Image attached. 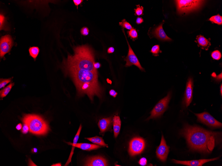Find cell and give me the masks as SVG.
I'll return each mask as SVG.
<instances>
[{
	"mask_svg": "<svg viewBox=\"0 0 222 166\" xmlns=\"http://www.w3.org/2000/svg\"><path fill=\"white\" fill-rule=\"evenodd\" d=\"M181 134L186 139L193 151L204 154L211 152L218 142L220 133L206 130L200 127L185 124Z\"/></svg>",
	"mask_w": 222,
	"mask_h": 166,
	"instance_id": "cell-1",
	"label": "cell"
},
{
	"mask_svg": "<svg viewBox=\"0 0 222 166\" xmlns=\"http://www.w3.org/2000/svg\"><path fill=\"white\" fill-rule=\"evenodd\" d=\"M65 72L73 79L79 95L87 94L92 100L94 96L101 97L102 91L99 84L97 70L72 69L65 71Z\"/></svg>",
	"mask_w": 222,
	"mask_h": 166,
	"instance_id": "cell-2",
	"label": "cell"
},
{
	"mask_svg": "<svg viewBox=\"0 0 222 166\" xmlns=\"http://www.w3.org/2000/svg\"><path fill=\"white\" fill-rule=\"evenodd\" d=\"M74 55H68L64 60L63 67L64 71L72 69L95 71L94 55L92 49L87 46L74 47Z\"/></svg>",
	"mask_w": 222,
	"mask_h": 166,
	"instance_id": "cell-3",
	"label": "cell"
},
{
	"mask_svg": "<svg viewBox=\"0 0 222 166\" xmlns=\"http://www.w3.org/2000/svg\"><path fill=\"white\" fill-rule=\"evenodd\" d=\"M23 122L28 126L29 131L37 135H44L50 130L48 123L42 117L34 114H26L21 119Z\"/></svg>",
	"mask_w": 222,
	"mask_h": 166,
	"instance_id": "cell-4",
	"label": "cell"
},
{
	"mask_svg": "<svg viewBox=\"0 0 222 166\" xmlns=\"http://www.w3.org/2000/svg\"><path fill=\"white\" fill-rule=\"evenodd\" d=\"M171 92H169L166 97L159 102L151 111V115L147 120L157 118L162 115L167 108L171 99Z\"/></svg>",
	"mask_w": 222,
	"mask_h": 166,
	"instance_id": "cell-5",
	"label": "cell"
},
{
	"mask_svg": "<svg viewBox=\"0 0 222 166\" xmlns=\"http://www.w3.org/2000/svg\"><path fill=\"white\" fill-rule=\"evenodd\" d=\"M203 1L195 0L176 1L178 12L180 13H187L196 10L202 4Z\"/></svg>",
	"mask_w": 222,
	"mask_h": 166,
	"instance_id": "cell-6",
	"label": "cell"
},
{
	"mask_svg": "<svg viewBox=\"0 0 222 166\" xmlns=\"http://www.w3.org/2000/svg\"><path fill=\"white\" fill-rule=\"evenodd\" d=\"M145 147V142L143 139L135 137L130 141L129 145V152L134 156L141 154Z\"/></svg>",
	"mask_w": 222,
	"mask_h": 166,
	"instance_id": "cell-7",
	"label": "cell"
},
{
	"mask_svg": "<svg viewBox=\"0 0 222 166\" xmlns=\"http://www.w3.org/2000/svg\"><path fill=\"white\" fill-rule=\"evenodd\" d=\"M195 115L198 118L199 122L203 123L208 126L214 128H221L222 127V123L220 122L207 112L196 114Z\"/></svg>",
	"mask_w": 222,
	"mask_h": 166,
	"instance_id": "cell-8",
	"label": "cell"
},
{
	"mask_svg": "<svg viewBox=\"0 0 222 166\" xmlns=\"http://www.w3.org/2000/svg\"><path fill=\"white\" fill-rule=\"evenodd\" d=\"M12 38L10 35H6L1 38L0 41V57L3 58L6 53L10 52L13 46Z\"/></svg>",
	"mask_w": 222,
	"mask_h": 166,
	"instance_id": "cell-9",
	"label": "cell"
},
{
	"mask_svg": "<svg viewBox=\"0 0 222 166\" xmlns=\"http://www.w3.org/2000/svg\"><path fill=\"white\" fill-rule=\"evenodd\" d=\"M127 42L128 46L129 51L127 56L124 59V60L126 62L125 66L128 67L131 66L132 65H134L138 67L140 70L145 71L144 69L143 68L140 63L137 56L134 52L127 40Z\"/></svg>",
	"mask_w": 222,
	"mask_h": 166,
	"instance_id": "cell-10",
	"label": "cell"
},
{
	"mask_svg": "<svg viewBox=\"0 0 222 166\" xmlns=\"http://www.w3.org/2000/svg\"><path fill=\"white\" fill-rule=\"evenodd\" d=\"M169 149L170 147L167 145L164 136L162 135L161 142L156 150V154L157 158L163 162L166 160L169 152Z\"/></svg>",
	"mask_w": 222,
	"mask_h": 166,
	"instance_id": "cell-11",
	"label": "cell"
},
{
	"mask_svg": "<svg viewBox=\"0 0 222 166\" xmlns=\"http://www.w3.org/2000/svg\"><path fill=\"white\" fill-rule=\"evenodd\" d=\"M194 81L193 79L190 77L188 79L185 89L184 102L185 106H189L192 102L193 94Z\"/></svg>",
	"mask_w": 222,
	"mask_h": 166,
	"instance_id": "cell-12",
	"label": "cell"
},
{
	"mask_svg": "<svg viewBox=\"0 0 222 166\" xmlns=\"http://www.w3.org/2000/svg\"><path fill=\"white\" fill-rule=\"evenodd\" d=\"M85 166H108L107 160L103 157L97 156L90 157L86 159Z\"/></svg>",
	"mask_w": 222,
	"mask_h": 166,
	"instance_id": "cell-13",
	"label": "cell"
},
{
	"mask_svg": "<svg viewBox=\"0 0 222 166\" xmlns=\"http://www.w3.org/2000/svg\"><path fill=\"white\" fill-rule=\"evenodd\" d=\"M219 157L210 159H202V160H192L190 161H180L173 160V162L178 164L183 165L189 166H202L205 163L210 161L218 160Z\"/></svg>",
	"mask_w": 222,
	"mask_h": 166,
	"instance_id": "cell-14",
	"label": "cell"
},
{
	"mask_svg": "<svg viewBox=\"0 0 222 166\" xmlns=\"http://www.w3.org/2000/svg\"><path fill=\"white\" fill-rule=\"evenodd\" d=\"M163 23L160 24L152 31V35L155 38L163 41H170L172 39L169 38L164 32L163 28Z\"/></svg>",
	"mask_w": 222,
	"mask_h": 166,
	"instance_id": "cell-15",
	"label": "cell"
},
{
	"mask_svg": "<svg viewBox=\"0 0 222 166\" xmlns=\"http://www.w3.org/2000/svg\"><path fill=\"white\" fill-rule=\"evenodd\" d=\"M112 122V117L99 120L98 125L101 133H103L107 131L111 126Z\"/></svg>",
	"mask_w": 222,
	"mask_h": 166,
	"instance_id": "cell-16",
	"label": "cell"
},
{
	"mask_svg": "<svg viewBox=\"0 0 222 166\" xmlns=\"http://www.w3.org/2000/svg\"><path fill=\"white\" fill-rule=\"evenodd\" d=\"M78 148L85 151H90L97 150L101 148V146L97 144H90L88 143H77L74 146V148Z\"/></svg>",
	"mask_w": 222,
	"mask_h": 166,
	"instance_id": "cell-17",
	"label": "cell"
},
{
	"mask_svg": "<svg viewBox=\"0 0 222 166\" xmlns=\"http://www.w3.org/2000/svg\"><path fill=\"white\" fill-rule=\"evenodd\" d=\"M82 126H81V124L80 127H79V129L78 130L77 132L75 137H74V138L73 143L67 142V143L69 145L72 146V147L71 153H70L68 160L67 161L66 163H65V166H67L71 162L72 157L74 154V145H75L76 144H77V142L79 137V136H80L81 132V130L82 129Z\"/></svg>",
	"mask_w": 222,
	"mask_h": 166,
	"instance_id": "cell-18",
	"label": "cell"
},
{
	"mask_svg": "<svg viewBox=\"0 0 222 166\" xmlns=\"http://www.w3.org/2000/svg\"><path fill=\"white\" fill-rule=\"evenodd\" d=\"M112 122L114 136L116 138L120 133L121 128V122L120 117L118 115H114L113 118Z\"/></svg>",
	"mask_w": 222,
	"mask_h": 166,
	"instance_id": "cell-19",
	"label": "cell"
},
{
	"mask_svg": "<svg viewBox=\"0 0 222 166\" xmlns=\"http://www.w3.org/2000/svg\"><path fill=\"white\" fill-rule=\"evenodd\" d=\"M196 42L198 43L199 46H201L203 49L208 50L211 44L209 40L206 39L203 36L199 35L197 37Z\"/></svg>",
	"mask_w": 222,
	"mask_h": 166,
	"instance_id": "cell-20",
	"label": "cell"
},
{
	"mask_svg": "<svg viewBox=\"0 0 222 166\" xmlns=\"http://www.w3.org/2000/svg\"><path fill=\"white\" fill-rule=\"evenodd\" d=\"M85 139L90 141L92 143L102 146L108 147V146L106 144L103 139L99 136H96L92 138H85Z\"/></svg>",
	"mask_w": 222,
	"mask_h": 166,
	"instance_id": "cell-21",
	"label": "cell"
},
{
	"mask_svg": "<svg viewBox=\"0 0 222 166\" xmlns=\"http://www.w3.org/2000/svg\"><path fill=\"white\" fill-rule=\"evenodd\" d=\"M14 83H11L6 87H4L3 89L0 91V96L1 98H3L5 97L10 92L12 87L14 86Z\"/></svg>",
	"mask_w": 222,
	"mask_h": 166,
	"instance_id": "cell-22",
	"label": "cell"
},
{
	"mask_svg": "<svg viewBox=\"0 0 222 166\" xmlns=\"http://www.w3.org/2000/svg\"><path fill=\"white\" fill-rule=\"evenodd\" d=\"M39 49L38 47L33 46L31 47L29 49V51L30 55L35 60L39 54Z\"/></svg>",
	"mask_w": 222,
	"mask_h": 166,
	"instance_id": "cell-23",
	"label": "cell"
},
{
	"mask_svg": "<svg viewBox=\"0 0 222 166\" xmlns=\"http://www.w3.org/2000/svg\"><path fill=\"white\" fill-rule=\"evenodd\" d=\"M210 20L219 25H221L222 24V17L219 15L212 17L210 18Z\"/></svg>",
	"mask_w": 222,
	"mask_h": 166,
	"instance_id": "cell-24",
	"label": "cell"
},
{
	"mask_svg": "<svg viewBox=\"0 0 222 166\" xmlns=\"http://www.w3.org/2000/svg\"><path fill=\"white\" fill-rule=\"evenodd\" d=\"M119 24L122 28L128 29V30H131L133 28L131 24L127 22L125 19L122 20L121 22H119Z\"/></svg>",
	"mask_w": 222,
	"mask_h": 166,
	"instance_id": "cell-25",
	"label": "cell"
},
{
	"mask_svg": "<svg viewBox=\"0 0 222 166\" xmlns=\"http://www.w3.org/2000/svg\"><path fill=\"white\" fill-rule=\"evenodd\" d=\"M151 52L155 57L159 56V53H161V51L160 50L159 46L158 45H156L153 46L152 48Z\"/></svg>",
	"mask_w": 222,
	"mask_h": 166,
	"instance_id": "cell-26",
	"label": "cell"
},
{
	"mask_svg": "<svg viewBox=\"0 0 222 166\" xmlns=\"http://www.w3.org/2000/svg\"><path fill=\"white\" fill-rule=\"evenodd\" d=\"M12 78L5 79L1 78V80H0V89L3 88L6 85L10 82L12 80Z\"/></svg>",
	"mask_w": 222,
	"mask_h": 166,
	"instance_id": "cell-27",
	"label": "cell"
},
{
	"mask_svg": "<svg viewBox=\"0 0 222 166\" xmlns=\"http://www.w3.org/2000/svg\"><path fill=\"white\" fill-rule=\"evenodd\" d=\"M129 36L132 39H135L138 37V35L137 31L136 29L133 28L128 32Z\"/></svg>",
	"mask_w": 222,
	"mask_h": 166,
	"instance_id": "cell-28",
	"label": "cell"
},
{
	"mask_svg": "<svg viewBox=\"0 0 222 166\" xmlns=\"http://www.w3.org/2000/svg\"><path fill=\"white\" fill-rule=\"evenodd\" d=\"M212 57L214 59L219 60L221 57V55L220 52L219 51L216 50L213 51L211 55Z\"/></svg>",
	"mask_w": 222,
	"mask_h": 166,
	"instance_id": "cell-29",
	"label": "cell"
},
{
	"mask_svg": "<svg viewBox=\"0 0 222 166\" xmlns=\"http://www.w3.org/2000/svg\"><path fill=\"white\" fill-rule=\"evenodd\" d=\"M137 8L135 9V15L137 16L141 15L143 14V7L140 6L139 5H137Z\"/></svg>",
	"mask_w": 222,
	"mask_h": 166,
	"instance_id": "cell-30",
	"label": "cell"
},
{
	"mask_svg": "<svg viewBox=\"0 0 222 166\" xmlns=\"http://www.w3.org/2000/svg\"><path fill=\"white\" fill-rule=\"evenodd\" d=\"M89 30L87 27H83L81 28V35L83 36H86L89 34Z\"/></svg>",
	"mask_w": 222,
	"mask_h": 166,
	"instance_id": "cell-31",
	"label": "cell"
},
{
	"mask_svg": "<svg viewBox=\"0 0 222 166\" xmlns=\"http://www.w3.org/2000/svg\"><path fill=\"white\" fill-rule=\"evenodd\" d=\"M29 131V128L28 126L24 123L23 127H22L21 132L23 134H26L28 133Z\"/></svg>",
	"mask_w": 222,
	"mask_h": 166,
	"instance_id": "cell-32",
	"label": "cell"
},
{
	"mask_svg": "<svg viewBox=\"0 0 222 166\" xmlns=\"http://www.w3.org/2000/svg\"><path fill=\"white\" fill-rule=\"evenodd\" d=\"M5 23V18L3 15L1 14V30L4 28Z\"/></svg>",
	"mask_w": 222,
	"mask_h": 166,
	"instance_id": "cell-33",
	"label": "cell"
},
{
	"mask_svg": "<svg viewBox=\"0 0 222 166\" xmlns=\"http://www.w3.org/2000/svg\"><path fill=\"white\" fill-rule=\"evenodd\" d=\"M147 159L145 158H142L140 159L139 163L141 166H145L147 165Z\"/></svg>",
	"mask_w": 222,
	"mask_h": 166,
	"instance_id": "cell-34",
	"label": "cell"
},
{
	"mask_svg": "<svg viewBox=\"0 0 222 166\" xmlns=\"http://www.w3.org/2000/svg\"><path fill=\"white\" fill-rule=\"evenodd\" d=\"M110 95L113 96V97L115 98L117 95V93L114 89H111L109 92Z\"/></svg>",
	"mask_w": 222,
	"mask_h": 166,
	"instance_id": "cell-35",
	"label": "cell"
},
{
	"mask_svg": "<svg viewBox=\"0 0 222 166\" xmlns=\"http://www.w3.org/2000/svg\"><path fill=\"white\" fill-rule=\"evenodd\" d=\"M216 81L217 82H221L222 80V73L216 76L215 77H213Z\"/></svg>",
	"mask_w": 222,
	"mask_h": 166,
	"instance_id": "cell-36",
	"label": "cell"
},
{
	"mask_svg": "<svg viewBox=\"0 0 222 166\" xmlns=\"http://www.w3.org/2000/svg\"><path fill=\"white\" fill-rule=\"evenodd\" d=\"M73 1L74 4L78 8V5L82 3L83 1H82V0H74Z\"/></svg>",
	"mask_w": 222,
	"mask_h": 166,
	"instance_id": "cell-37",
	"label": "cell"
},
{
	"mask_svg": "<svg viewBox=\"0 0 222 166\" xmlns=\"http://www.w3.org/2000/svg\"><path fill=\"white\" fill-rule=\"evenodd\" d=\"M143 22V19L142 18L138 17L136 20V23L137 24H141Z\"/></svg>",
	"mask_w": 222,
	"mask_h": 166,
	"instance_id": "cell-38",
	"label": "cell"
},
{
	"mask_svg": "<svg viewBox=\"0 0 222 166\" xmlns=\"http://www.w3.org/2000/svg\"><path fill=\"white\" fill-rule=\"evenodd\" d=\"M94 66L95 68L97 69L100 68L101 66V65L99 62H95L94 64Z\"/></svg>",
	"mask_w": 222,
	"mask_h": 166,
	"instance_id": "cell-39",
	"label": "cell"
},
{
	"mask_svg": "<svg viewBox=\"0 0 222 166\" xmlns=\"http://www.w3.org/2000/svg\"><path fill=\"white\" fill-rule=\"evenodd\" d=\"M114 49L112 47H110L108 50V53H114Z\"/></svg>",
	"mask_w": 222,
	"mask_h": 166,
	"instance_id": "cell-40",
	"label": "cell"
},
{
	"mask_svg": "<svg viewBox=\"0 0 222 166\" xmlns=\"http://www.w3.org/2000/svg\"><path fill=\"white\" fill-rule=\"evenodd\" d=\"M16 128L18 130H20L22 128V125L21 123H19V124L17 125Z\"/></svg>",
	"mask_w": 222,
	"mask_h": 166,
	"instance_id": "cell-41",
	"label": "cell"
},
{
	"mask_svg": "<svg viewBox=\"0 0 222 166\" xmlns=\"http://www.w3.org/2000/svg\"><path fill=\"white\" fill-rule=\"evenodd\" d=\"M31 152H32V153H36V152H37V149L35 148H34L32 149Z\"/></svg>",
	"mask_w": 222,
	"mask_h": 166,
	"instance_id": "cell-42",
	"label": "cell"
},
{
	"mask_svg": "<svg viewBox=\"0 0 222 166\" xmlns=\"http://www.w3.org/2000/svg\"><path fill=\"white\" fill-rule=\"evenodd\" d=\"M52 166H62L61 164L60 163H57L56 164H54L51 165Z\"/></svg>",
	"mask_w": 222,
	"mask_h": 166,
	"instance_id": "cell-43",
	"label": "cell"
},
{
	"mask_svg": "<svg viewBox=\"0 0 222 166\" xmlns=\"http://www.w3.org/2000/svg\"><path fill=\"white\" fill-rule=\"evenodd\" d=\"M220 92H221V96H222V85L221 84V87H220Z\"/></svg>",
	"mask_w": 222,
	"mask_h": 166,
	"instance_id": "cell-44",
	"label": "cell"
}]
</instances>
